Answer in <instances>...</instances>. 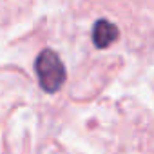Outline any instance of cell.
I'll list each match as a JSON object with an SVG mask.
<instances>
[{
	"label": "cell",
	"mask_w": 154,
	"mask_h": 154,
	"mask_svg": "<svg viewBox=\"0 0 154 154\" xmlns=\"http://www.w3.org/2000/svg\"><path fill=\"white\" fill-rule=\"evenodd\" d=\"M118 36H120V31H118V27L112 22H109L105 18H100V20L94 22L93 33H91V38H93L94 47L107 49L109 45H112L118 40Z\"/></svg>",
	"instance_id": "7a4b0ae2"
},
{
	"label": "cell",
	"mask_w": 154,
	"mask_h": 154,
	"mask_svg": "<svg viewBox=\"0 0 154 154\" xmlns=\"http://www.w3.org/2000/svg\"><path fill=\"white\" fill-rule=\"evenodd\" d=\"M35 72L38 78V85L44 93L54 94L62 89L67 80V71L60 56L53 49H44L35 60Z\"/></svg>",
	"instance_id": "6da1fadb"
}]
</instances>
